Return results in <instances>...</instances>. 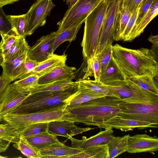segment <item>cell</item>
<instances>
[{
    "instance_id": "27",
    "label": "cell",
    "mask_w": 158,
    "mask_h": 158,
    "mask_svg": "<svg viewBox=\"0 0 158 158\" xmlns=\"http://www.w3.org/2000/svg\"><path fill=\"white\" fill-rule=\"evenodd\" d=\"M77 85V90L67 105L68 106L76 105L106 96L81 86L78 84Z\"/></svg>"
},
{
    "instance_id": "9",
    "label": "cell",
    "mask_w": 158,
    "mask_h": 158,
    "mask_svg": "<svg viewBox=\"0 0 158 158\" xmlns=\"http://www.w3.org/2000/svg\"><path fill=\"white\" fill-rule=\"evenodd\" d=\"M104 0L106 7L95 55L107 44H112L116 19L121 5V0Z\"/></svg>"
},
{
    "instance_id": "14",
    "label": "cell",
    "mask_w": 158,
    "mask_h": 158,
    "mask_svg": "<svg viewBox=\"0 0 158 158\" xmlns=\"http://www.w3.org/2000/svg\"><path fill=\"white\" fill-rule=\"evenodd\" d=\"M110 127L127 131H132L136 128L140 130L148 128H157L158 125L124 118L117 115L110 118L104 123L102 128L106 129Z\"/></svg>"
},
{
    "instance_id": "43",
    "label": "cell",
    "mask_w": 158,
    "mask_h": 158,
    "mask_svg": "<svg viewBox=\"0 0 158 158\" xmlns=\"http://www.w3.org/2000/svg\"><path fill=\"white\" fill-rule=\"evenodd\" d=\"M138 8L134 11L131 15L125 27L122 35L121 40L126 41L128 36L135 24L138 14Z\"/></svg>"
},
{
    "instance_id": "8",
    "label": "cell",
    "mask_w": 158,
    "mask_h": 158,
    "mask_svg": "<svg viewBox=\"0 0 158 158\" xmlns=\"http://www.w3.org/2000/svg\"><path fill=\"white\" fill-rule=\"evenodd\" d=\"M103 0H78L58 23V31L82 25L90 13Z\"/></svg>"
},
{
    "instance_id": "20",
    "label": "cell",
    "mask_w": 158,
    "mask_h": 158,
    "mask_svg": "<svg viewBox=\"0 0 158 158\" xmlns=\"http://www.w3.org/2000/svg\"><path fill=\"white\" fill-rule=\"evenodd\" d=\"M158 0H154L150 9L138 24L131 31L126 41H131L143 33L150 22L158 14Z\"/></svg>"
},
{
    "instance_id": "15",
    "label": "cell",
    "mask_w": 158,
    "mask_h": 158,
    "mask_svg": "<svg viewBox=\"0 0 158 158\" xmlns=\"http://www.w3.org/2000/svg\"><path fill=\"white\" fill-rule=\"evenodd\" d=\"M29 93L20 91L15 87L12 83L9 84L0 103V116L3 117L10 113Z\"/></svg>"
},
{
    "instance_id": "2",
    "label": "cell",
    "mask_w": 158,
    "mask_h": 158,
    "mask_svg": "<svg viewBox=\"0 0 158 158\" xmlns=\"http://www.w3.org/2000/svg\"><path fill=\"white\" fill-rule=\"evenodd\" d=\"M112 57L124 79L142 75H158L157 56L152 49L127 48L116 44L112 45Z\"/></svg>"
},
{
    "instance_id": "19",
    "label": "cell",
    "mask_w": 158,
    "mask_h": 158,
    "mask_svg": "<svg viewBox=\"0 0 158 158\" xmlns=\"http://www.w3.org/2000/svg\"><path fill=\"white\" fill-rule=\"evenodd\" d=\"M19 131L6 122L0 123V153L5 152L11 143H15L20 139Z\"/></svg>"
},
{
    "instance_id": "37",
    "label": "cell",
    "mask_w": 158,
    "mask_h": 158,
    "mask_svg": "<svg viewBox=\"0 0 158 158\" xmlns=\"http://www.w3.org/2000/svg\"><path fill=\"white\" fill-rule=\"evenodd\" d=\"M48 122H41L31 124L20 130V135L25 137L39 134L48 131Z\"/></svg>"
},
{
    "instance_id": "39",
    "label": "cell",
    "mask_w": 158,
    "mask_h": 158,
    "mask_svg": "<svg viewBox=\"0 0 158 158\" xmlns=\"http://www.w3.org/2000/svg\"><path fill=\"white\" fill-rule=\"evenodd\" d=\"M112 52V44H107L99 53L96 54L100 66V72L106 66L111 59Z\"/></svg>"
},
{
    "instance_id": "34",
    "label": "cell",
    "mask_w": 158,
    "mask_h": 158,
    "mask_svg": "<svg viewBox=\"0 0 158 158\" xmlns=\"http://www.w3.org/2000/svg\"><path fill=\"white\" fill-rule=\"evenodd\" d=\"M13 146L25 156L30 158H41L39 151L32 146L23 137L20 135L19 140Z\"/></svg>"
},
{
    "instance_id": "36",
    "label": "cell",
    "mask_w": 158,
    "mask_h": 158,
    "mask_svg": "<svg viewBox=\"0 0 158 158\" xmlns=\"http://www.w3.org/2000/svg\"><path fill=\"white\" fill-rule=\"evenodd\" d=\"M38 63L26 59L15 71L11 79V81L20 79L29 74Z\"/></svg>"
},
{
    "instance_id": "12",
    "label": "cell",
    "mask_w": 158,
    "mask_h": 158,
    "mask_svg": "<svg viewBox=\"0 0 158 158\" xmlns=\"http://www.w3.org/2000/svg\"><path fill=\"white\" fill-rule=\"evenodd\" d=\"M55 33L53 31L38 39L35 44L30 47L26 59L39 63L48 59L52 54L51 48Z\"/></svg>"
},
{
    "instance_id": "10",
    "label": "cell",
    "mask_w": 158,
    "mask_h": 158,
    "mask_svg": "<svg viewBox=\"0 0 158 158\" xmlns=\"http://www.w3.org/2000/svg\"><path fill=\"white\" fill-rule=\"evenodd\" d=\"M56 6L52 0H36L26 13L27 18L26 35H30L45 24L46 18Z\"/></svg>"
},
{
    "instance_id": "32",
    "label": "cell",
    "mask_w": 158,
    "mask_h": 158,
    "mask_svg": "<svg viewBox=\"0 0 158 158\" xmlns=\"http://www.w3.org/2000/svg\"><path fill=\"white\" fill-rule=\"evenodd\" d=\"M14 33L17 36L25 37L27 26L26 14L18 15H8Z\"/></svg>"
},
{
    "instance_id": "28",
    "label": "cell",
    "mask_w": 158,
    "mask_h": 158,
    "mask_svg": "<svg viewBox=\"0 0 158 158\" xmlns=\"http://www.w3.org/2000/svg\"><path fill=\"white\" fill-rule=\"evenodd\" d=\"M131 14L127 6H123L121 5L116 20L113 35L114 40H121L122 34Z\"/></svg>"
},
{
    "instance_id": "51",
    "label": "cell",
    "mask_w": 158,
    "mask_h": 158,
    "mask_svg": "<svg viewBox=\"0 0 158 158\" xmlns=\"http://www.w3.org/2000/svg\"><path fill=\"white\" fill-rule=\"evenodd\" d=\"M7 157H6L0 155V158H4Z\"/></svg>"
},
{
    "instance_id": "25",
    "label": "cell",
    "mask_w": 158,
    "mask_h": 158,
    "mask_svg": "<svg viewBox=\"0 0 158 158\" xmlns=\"http://www.w3.org/2000/svg\"><path fill=\"white\" fill-rule=\"evenodd\" d=\"M76 82L78 85L81 86L104 96L121 98L120 96L114 91L99 81L79 78Z\"/></svg>"
},
{
    "instance_id": "3",
    "label": "cell",
    "mask_w": 158,
    "mask_h": 158,
    "mask_svg": "<svg viewBox=\"0 0 158 158\" xmlns=\"http://www.w3.org/2000/svg\"><path fill=\"white\" fill-rule=\"evenodd\" d=\"M77 86L55 92H30L21 103L9 114H26L48 111L68 105Z\"/></svg>"
},
{
    "instance_id": "47",
    "label": "cell",
    "mask_w": 158,
    "mask_h": 158,
    "mask_svg": "<svg viewBox=\"0 0 158 158\" xmlns=\"http://www.w3.org/2000/svg\"><path fill=\"white\" fill-rule=\"evenodd\" d=\"M19 0H0V7L3 6L8 4H12Z\"/></svg>"
},
{
    "instance_id": "50",
    "label": "cell",
    "mask_w": 158,
    "mask_h": 158,
    "mask_svg": "<svg viewBox=\"0 0 158 158\" xmlns=\"http://www.w3.org/2000/svg\"><path fill=\"white\" fill-rule=\"evenodd\" d=\"M3 120L2 117L0 116V122H1Z\"/></svg>"
},
{
    "instance_id": "24",
    "label": "cell",
    "mask_w": 158,
    "mask_h": 158,
    "mask_svg": "<svg viewBox=\"0 0 158 158\" xmlns=\"http://www.w3.org/2000/svg\"><path fill=\"white\" fill-rule=\"evenodd\" d=\"M34 148L39 151L41 149L55 143H62L56 136L48 131L39 134L24 137Z\"/></svg>"
},
{
    "instance_id": "29",
    "label": "cell",
    "mask_w": 158,
    "mask_h": 158,
    "mask_svg": "<svg viewBox=\"0 0 158 158\" xmlns=\"http://www.w3.org/2000/svg\"><path fill=\"white\" fill-rule=\"evenodd\" d=\"M77 86L76 81L67 80L58 81L43 85L39 84L30 92H55L73 88Z\"/></svg>"
},
{
    "instance_id": "22",
    "label": "cell",
    "mask_w": 158,
    "mask_h": 158,
    "mask_svg": "<svg viewBox=\"0 0 158 158\" xmlns=\"http://www.w3.org/2000/svg\"><path fill=\"white\" fill-rule=\"evenodd\" d=\"M124 79V76L114 59L111 58L105 68L100 72L99 81L108 85L112 82Z\"/></svg>"
},
{
    "instance_id": "18",
    "label": "cell",
    "mask_w": 158,
    "mask_h": 158,
    "mask_svg": "<svg viewBox=\"0 0 158 158\" xmlns=\"http://www.w3.org/2000/svg\"><path fill=\"white\" fill-rule=\"evenodd\" d=\"M82 149L70 147L63 143H55L41 149L39 153L41 158H69L81 152Z\"/></svg>"
},
{
    "instance_id": "30",
    "label": "cell",
    "mask_w": 158,
    "mask_h": 158,
    "mask_svg": "<svg viewBox=\"0 0 158 158\" xmlns=\"http://www.w3.org/2000/svg\"><path fill=\"white\" fill-rule=\"evenodd\" d=\"M70 158H109L107 144L92 146L69 157Z\"/></svg>"
},
{
    "instance_id": "46",
    "label": "cell",
    "mask_w": 158,
    "mask_h": 158,
    "mask_svg": "<svg viewBox=\"0 0 158 158\" xmlns=\"http://www.w3.org/2000/svg\"><path fill=\"white\" fill-rule=\"evenodd\" d=\"M148 40L153 44V46L158 47V35H151L148 38Z\"/></svg>"
},
{
    "instance_id": "4",
    "label": "cell",
    "mask_w": 158,
    "mask_h": 158,
    "mask_svg": "<svg viewBox=\"0 0 158 158\" xmlns=\"http://www.w3.org/2000/svg\"><path fill=\"white\" fill-rule=\"evenodd\" d=\"M106 7V2L103 0L84 22V34L81 45L84 59L86 60L95 55Z\"/></svg>"
},
{
    "instance_id": "17",
    "label": "cell",
    "mask_w": 158,
    "mask_h": 158,
    "mask_svg": "<svg viewBox=\"0 0 158 158\" xmlns=\"http://www.w3.org/2000/svg\"><path fill=\"white\" fill-rule=\"evenodd\" d=\"M113 128L110 127L101 131L88 138L79 140L72 137L69 139L71 142V147L85 150L92 146L107 144L114 136Z\"/></svg>"
},
{
    "instance_id": "16",
    "label": "cell",
    "mask_w": 158,
    "mask_h": 158,
    "mask_svg": "<svg viewBox=\"0 0 158 158\" xmlns=\"http://www.w3.org/2000/svg\"><path fill=\"white\" fill-rule=\"evenodd\" d=\"M75 67L67 66L65 63L58 66L44 74L39 77V85L63 80L72 81L75 77Z\"/></svg>"
},
{
    "instance_id": "13",
    "label": "cell",
    "mask_w": 158,
    "mask_h": 158,
    "mask_svg": "<svg viewBox=\"0 0 158 158\" xmlns=\"http://www.w3.org/2000/svg\"><path fill=\"white\" fill-rule=\"evenodd\" d=\"M74 123L71 121L61 119L52 121L48 122V131L56 136H63L69 139L73 136L93 129L77 127Z\"/></svg>"
},
{
    "instance_id": "6",
    "label": "cell",
    "mask_w": 158,
    "mask_h": 158,
    "mask_svg": "<svg viewBox=\"0 0 158 158\" xmlns=\"http://www.w3.org/2000/svg\"><path fill=\"white\" fill-rule=\"evenodd\" d=\"M118 115L125 119L158 125V103H145L122 101Z\"/></svg>"
},
{
    "instance_id": "23",
    "label": "cell",
    "mask_w": 158,
    "mask_h": 158,
    "mask_svg": "<svg viewBox=\"0 0 158 158\" xmlns=\"http://www.w3.org/2000/svg\"><path fill=\"white\" fill-rule=\"evenodd\" d=\"M30 46L22 50L14 57L3 61L0 65L3 69L2 74L11 82L13 74L16 69L26 59L27 52Z\"/></svg>"
},
{
    "instance_id": "1",
    "label": "cell",
    "mask_w": 158,
    "mask_h": 158,
    "mask_svg": "<svg viewBox=\"0 0 158 158\" xmlns=\"http://www.w3.org/2000/svg\"><path fill=\"white\" fill-rule=\"evenodd\" d=\"M121 98L104 96L74 106H67L61 120L71 121L102 128L104 123L120 112Z\"/></svg>"
},
{
    "instance_id": "21",
    "label": "cell",
    "mask_w": 158,
    "mask_h": 158,
    "mask_svg": "<svg viewBox=\"0 0 158 158\" xmlns=\"http://www.w3.org/2000/svg\"><path fill=\"white\" fill-rule=\"evenodd\" d=\"M66 60V55H59L53 53L46 60L38 63L31 73L40 77L55 67L65 63Z\"/></svg>"
},
{
    "instance_id": "5",
    "label": "cell",
    "mask_w": 158,
    "mask_h": 158,
    "mask_svg": "<svg viewBox=\"0 0 158 158\" xmlns=\"http://www.w3.org/2000/svg\"><path fill=\"white\" fill-rule=\"evenodd\" d=\"M104 84L118 94L122 101L158 103V96L144 90L128 79Z\"/></svg>"
},
{
    "instance_id": "48",
    "label": "cell",
    "mask_w": 158,
    "mask_h": 158,
    "mask_svg": "<svg viewBox=\"0 0 158 158\" xmlns=\"http://www.w3.org/2000/svg\"><path fill=\"white\" fill-rule=\"evenodd\" d=\"M78 0H65L66 4L68 6V8L73 6Z\"/></svg>"
},
{
    "instance_id": "45",
    "label": "cell",
    "mask_w": 158,
    "mask_h": 158,
    "mask_svg": "<svg viewBox=\"0 0 158 158\" xmlns=\"http://www.w3.org/2000/svg\"><path fill=\"white\" fill-rule=\"evenodd\" d=\"M11 82L2 74L0 76V103L5 94L8 85Z\"/></svg>"
},
{
    "instance_id": "49",
    "label": "cell",
    "mask_w": 158,
    "mask_h": 158,
    "mask_svg": "<svg viewBox=\"0 0 158 158\" xmlns=\"http://www.w3.org/2000/svg\"><path fill=\"white\" fill-rule=\"evenodd\" d=\"M3 61V56L0 52V65H1Z\"/></svg>"
},
{
    "instance_id": "38",
    "label": "cell",
    "mask_w": 158,
    "mask_h": 158,
    "mask_svg": "<svg viewBox=\"0 0 158 158\" xmlns=\"http://www.w3.org/2000/svg\"><path fill=\"white\" fill-rule=\"evenodd\" d=\"M29 46L25 37L18 36L10 48L2 56L3 61L14 57L21 50Z\"/></svg>"
},
{
    "instance_id": "11",
    "label": "cell",
    "mask_w": 158,
    "mask_h": 158,
    "mask_svg": "<svg viewBox=\"0 0 158 158\" xmlns=\"http://www.w3.org/2000/svg\"><path fill=\"white\" fill-rule=\"evenodd\" d=\"M158 151V138L156 136L137 134L129 137L127 151L128 152H152Z\"/></svg>"
},
{
    "instance_id": "40",
    "label": "cell",
    "mask_w": 158,
    "mask_h": 158,
    "mask_svg": "<svg viewBox=\"0 0 158 158\" xmlns=\"http://www.w3.org/2000/svg\"><path fill=\"white\" fill-rule=\"evenodd\" d=\"M14 33L8 15L0 7V34L11 35Z\"/></svg>"
},
{
    "instance_id": "31",
    "label": "cell",
    "mask_w": 158,
    "mask_h": 158,
    "mask_svg": "<svg viewBox=\"0 0 158 158\" xmlns=\"http://www.w3.org/2000/svg\"><path fill=\"white\" fill-rule=\"evenodd\" d=\"M39 77L36 74L31 73L23 78L15 81L12 84L20 91L30 93L39 85Z\"/></svg>"
},
{
    "instance_id": "42",
    "label": "cell",
    "mask_w": 158,
    "mask_h": 158,
    "mask_svg": "<svg viewBox=\"0 0 158 158\" xmlns=\"http://www.w3.org/2000/svg\"><path fill=\"white\" fill-rule=\"evenodd\" d=\"M154 1V0H142L138 7V11L137 17L132 29L138 24L147 12Z\"/></svg>"
},
{
    "instance_id": "33",
    "label": "cell",
    "mask_w": 158,
    "mask_h": 158,
    "mask_svg": "<svg viewBox=\"0 0 158 158\" xmlns=\"http://www.w3.org/2000/svg\"><path fill=\"white\" fill-rule=\"evenodd\" d=\"M153 77L144 75L126 79H128L144 90L158 96V87L155 84Z\"/></svg>"
},
{
    "instance_id": "41",
    "label": "cell",
    "mask_w": 158,
    "mask_h": 158,
    "mask_svg": "<svg viewBox=\"0 0 158 158\" xmlns=\"http://www.w3.org/2000/svg\"><path fill=\"white\" fill-rule=\"evenodd\" d=\"M2 40L0 43V52L3 56L10 48L18 36L15 33L9 34H0Z\"/></svg>"
},
{
    "instance_id": "26",
    "label": "cell",
    "mask_w": 158,
    "mask_h": 158,
    "mask_svg": "<svg viewBox=\"0 0 158 158\" xmlns=\"http://www.w3.org/2000/svg\"><path fill=\"white\" fill-rule=\"evenodd\" d=\"M129 135L120 137H114L107 144L109 158L118 156L127 152Z\"/></svg>"
},
{
    "instance_id": "35",
    "label": "cell",
    "mask_w": 158,
    "mask_h": 158,
    "mask_svg": "<svg viewBox=\"0 0 158 158\" xmlns=\"http://www.w3.org/2000/svg\"><path fill=\"white\" fill-rule=\"evenodd\" d=\"M87 66L84 72L85 74L83 79H87L89 77L94 76L95 80L98 81L99 79L100 70L98 59L96 55L86 60Z\"/></svg>"
},
{
    "instance_id": "44",
    "label": "cell",
    "mask_w": 158,
    "mask_h": 158,
    "mask_svg": "<svg viewBox=\"0 0 158 158\" xmlns=\"http://www.w3.org/2000/svg\"><path fill=\"white\" fill-rule=\"evenodd\" d=\"M142 0H121V6H127L132 14L136 10Z\"/></svg>"
},
{
    "instance_id": "7",
    "label": "cell",
    "mask_w": 158,
    "mask_h": 158,
    "mask_svg": "<svg viewBox=\"0 0 158 158\" xmlns=\"http://www.w3.org/2000/svg\"><path fill=\"white\" fill-rule=\"evenodd\" d=\"M66 107L42 112L26 114L10 113L3 116L2 118L14 128L20 130L33 124L61 119L64 114Z\"/></svg>"
}]
</instances>
